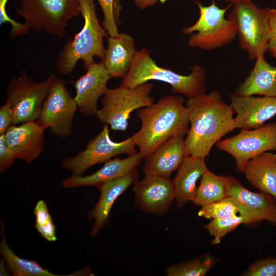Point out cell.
I'll return each mask as SVG.
<instances>
[{
	"label": "cell",
	"instance_id": "cell-1",
	"mask_svg": "<svg viewBox=\"0 0 276 276\" xmlns=\"http://www.w3.org/2000/svg\"><path fill=\"white\" fill-rule=\"evenodd\" d=\"M185 104L190 125L186 155L205 159L213 146L236 128L235 112L216 90L188 98Z\"/></svg>",
	"mask_w": 276,
	"mask_h": 276
},
{
	"label": "cell",
	"instance_id": "cell-2",
	"mask_svg": "<svg viewBox=\"0 0 276 276\" xmlns=\"http://www.w3.org/2000/svg\"><path fill=\"white\" fill-rule=\"evenodd\" d=\"M136 115L141 127L132 137L143 159L167 140L185 136L189 129L188 109L181 96L162 97L157 102L137 110Z\"/></svg>",
	"mask_w": 276,
	"mask_h": 276
},
{
	"label": "cell",
	"instance_id": "cell-3",
	"mask_svg": "<svg viewBox=\"0 0 276 276\" xmlns=\"http://www.w3.org/2000/svg\"><path fill=\"white\" fill-rule=\"evenodd\" d=\"M188 75H181L170 69L158 66L149 51L144 48L136 52L132 66L119 86L133 88L150 80L159 81L171 85L175 93L188 98L206 93L205 70L200 65L191 68Z\"/></svg>",
	"mask_w": 276,
	"mask_h": 276
},
{
	"label": "cell",
	"instance_id": "cell-4",
	"mask_svg": "<svg viewBox=\"0 0 276 276\" xmlns=\"http://www.w3.org/2000/svg\"><path fill=\"white\" fill-rule=\"evenodd\" d=\"M80 13L84 19L81 30L69 39L59 53L55 62L57 72L60 75L72 73L79 60H82L87 70L97 57L103 61L105 49L103 39L106 31L101 26L97 17L94 0H78Z\"/></svg>",
	"mask_w": 276,
	"mask_h": 276
},
{
	"label": "cell",
	"instance_id": "cell-5",
	"mask_svg": "<svg viewBox=\"0 0 276 276\" xmlns=\"http://www.w3.org/2000/svg\"><path fill=\"white\" fill-rule=\"evenodd\" d=\"M16 14L27 28L63 37L69 21L80 13L78 0H19Z\"/></svg>",
	"mask_w": 276,
	"mask_h": 276
},
{
	"label": "cell",
	"instance_id": "cell-6",
	"mask_svg": "<svg viewBox=\"0 0 276 276\" xmlns=\"http://www.w3.org/2000/svg\"><path fill=\"white\" fill-rule=\"evenodd\" d=\"M270 8H260L252 1L233 4L228 19L235 25L240 48L250 60L268 51Z\"/></svg>",
	"mask_w": 276,
	"mask_h": 276
},
{
	"label": "cell",
	"instance_id": "cell-7",
	"mask_svg": "<svg viewBox=\"0 0 276 276\" xmlns=\"http://www.w3.org/2000/svg\"><path fill=\"white\" fill-rule=\"evenodd\" d=\"M200 15L193 25L183 28L182 32L191 35L188 45L191 48H198L204 50H212L231 43L237 33L233 22L225 18V13L233 3L225 8H220L213 0L209 6H203L196 1Z\"/></svg>",
	"mask_w": 276,
	"mask_h": 276
},
{
	"label": "cell",
	"instance_id": "cell-8",
	"mask_svg": "<svg viewBox=\"0 0 276 276\" xmlns=\"http://www.w3.org/2000/svg\"><path fill=\"white\" fill-rule=\"evenodd\" d=\"M153 87L151 83L146 82L133 88L120 86L108 88L101 100L102 107L95 115L111 129L125 131L133 111L154 103V99L150 96Z\"/></svg>",
	"mask_w": 276,
	"mask_h": 276
},
{
	"label": "cell",
	"instance_id": "cell-9",
	"mask_svg": "<svg viewBox=\"0 0 276 276\" xmlns=\"http://www.w3.org/2000/svg\"><path fill=\"white\" fill-rule=\"evenodd\" d=\"M55 77L51 74L43 81L35 82L23 71L13 77L8 85L7 100L11 105L14 125L37 120Z\"/></svg>",
	"mask_w": 276,
	"mask_h": 276
},
{
	"label": "cell",
	"instance_id": "cell-10",
	"mask_svg": "<svg viewBox=\"0 0 276 276\" xmlns=\"http://www.w3.org/2000/svg\"><path fill=\"white\" fill-rule=\"evenodd\" d=\"M216 147L231 155L236 169L242 172L251 159L264 152L276 151V121L253 129L241 130L233 136L219 140Z\"/></svg>",
	"mask_w": 276,
	"mask_h": 276
},
{
	"label": "cell",
	"instance_id": "cell-11",
	"mask_svg": "<svg viewBox=\"0 0 276 276\" xmlns=\"http://www.w3.org/2000/svg\"><path fill=\"white\" fill-rule=\"evenodd\" d=\"M77 108L64 80L56 76L36 121L45 129L50 128L53 134L66 138L71 134L73 117Z\"/></svg>",
	"mask_w": 276,
	"mask_h": 276
},
{
	"label": "cell",
	"instance_id": "cell-12",
	"mask_svg": "<svg viewBox=\"0 0 276 276\" xmlns=\"http://www.w3.org/2000/svg\"><path fill=\"white\" fill-rule=\"evenodd\" d=\"M108 126L105 124L101 131L88 143L85 150L65 159L62 167L72 171L73 174L81 175L93 166L106 162L117 155L138 153L132 136L121 142L112 141Z\"/></svg>",
	"mask_w": 276,
	"mask_h": 276
},
{
	"label": "cell",
	"instance_id": "cell-13",
	"mask_svg": "<svg viewBox=\"0 0 276 276\" xmlns=\"http://www.w3.org/2000/svg\"><path fill=\"white\" fill-rule=\"evenodd\" d=\"M133 190L137 206L156 215L166 213L175 199L173 181L168 177L145 175Z\"/></svg>",
	"mask_w": 276,
	"mask_h": 276
},
{
	"label": "cell",
	"instance_id": "cell-14",
	"mask_svg": "<svg viewBox=\"0 0 276 276\" xmlns=\"http://www.w3.org/2000/svg\"><path fill=\"white\" fill-rule=\"evenodd\" d=\"M229 98L230 105L236 114V128H257L276 115V97L240 96L233 93Z\"/></svg>",
	"mask_w": 276,
	"mask_h": 276
},
{
	"label": "cell",
	"instance_id": "cell-15",
	"mask_svg": "<svg viewBox=\"0 0 276 276\" xmlns=\"http://www.w3.org/2000/svg\"><path fill=\"white\" fill-rule=\"evenodd\" d=\"M85 74L75 83L73 98L81 113L85 116L95 115L99 98L107 90V84L111 77L102 61L94 62Z\"/></svg>",
	"mask_w": 276,
	"mask_h": 276
},
{
	"label": "cell",
	"instance_id": "cell-16",
	"mask_svg": "<svg viewBox=\"0 0 276 276\" xmlns=\"http://www.w3.org/2000/svg\"><path fill=\"white\" fill-rule=\"evenodd\" d=\"M44 130L36 121H31L11 126L4 134L16 158L30 163L43 151Z\"/></svg>",
	"mask_w": 276,
	"mask_h": 276
},
{
	"label": "cell",
	"instance_id": "cell-17",
	"mask_svg": "<svg viewBox=\"0 0 276 276\" xmlns=\"http://www.w3.org/2000/svg\"><path fill=\"white\" fill-rule=\"evenodd\" d=\"M185 136L172 137L164 142L146 157L143 166L145 175L169 178L178 170L187 156Z\"/></svg>",
	"mask_w": 276,
	"mask_h": 276
},
{
	"label": "cell",
	"instance_id": "cell-18",
	"mask_svg": "<svg viewBox=\"0 0 276 276\" xmlns=\"http://www.w3.org/2000/svg\"><path fill=\"white\" fill-rule=\"evenodd\" d=\"M138 180L136 169L125 176L104 183L97 188L100 192V198L87 216L88 218H93L95 220L90 232L91 236H97L106 225L109 218L110 211L117 198L129 187Z\"/></svg>",
	"mask_w": 276,
	"mask_h": 276
},
{
	"label": "cell",
	"instance_id": "cell-19",
	"mask_svg": "<svg viewBox=\"0 0 276 276\" xmlns=\"http://www.w3.org/2000/svg\"><path fill=\"white\" fill-rule=\"evenodd\" d=\"M142 158L137 153L129 155L124 159L115 158L105 162L104 165L95 173L87 176L73 174L63 181L65 188L81 186H99L125 176L136 170Z\"/></svg>",
	"mask_w": 276,
	"mask_h": 276
},
{
	"label": "cell",
	"instance_id": "cell-20",
	"mask_svg": "<svg viewBox=\"0 0 276 276\" xmlns=\"http://www.w3.org/2000/svg\"><path fill=\"white\" fill-rule=\"evenodd\" d=\"M228 197L256 214L261 221H267L276 225V199L263 192L256 193L246 188L237 178L226 176Z\"/></svg>",
	"mask_w": 276,
	"mask_h": 276
},
{
	"label": "cell",
	"instance_id": "cell-21",
	"mask_svg": "<svg viewBox=\"0 0 276 276\" xmlns=\"http://www.w3.org/2000/svg\"><path fill=\"white\" fill-rule=\"evenodd\" d=\"M133 38L125 33L109 36L102 61L111 77H124L130 69L136 53Z\"/></svg>",
	"mask_w": 276,
	"mask_h": 276
},
{
	"label": "cell",
	"instance_id": "cell-22",
	"mask_svg": "<svg viewBox=\"0 0 276 276\" xmlns=\"http://www.w3.org/2000/svg\"><path fill=\"white\" fill-rule=\"evenodd\" d=\"M208 170L205 158L192 156L185 157L172 180L175 200L178 207L193 201L197 181Z\"/></svg>",
	"mask_w": 276,
	"mask_h": 276
},
{
	"label": "cell",
	"instance_id": "cell-23",
	"mask_svg": "<svg viewBox=\"0 0 276 276\" xmlns=\"http://www.w3.org/2000/svg\"><path fill=\"white\" fill-rule=\"evenodd\" d=\"M249 75L235 91L240 96L276 97V66L267 62L264 55L258 56Z\"/></svg>",
	"mask_w": 276,
	"mask_h": 276
},
{
	"label": "cell",
	"instance_id": "cell-24",
	"mask_svg": "<svg viewBox=\"0 0 276 276\" xmlns=\"http://www.w3.org/2000/svg\"><path fill=\"white\" fill-rule=\"evenodd\" d=\"M242 172L254 188L276 199V153L266 152L251 159Z\"/></svg>",
	"mask_w": 276,
	"mask_h": 276
},
{
	"label": "cell",
	"instance_id": "cell-25",
	"mask_svg": "<svg viewBox=\"0 0 276 276\" xmlns=\"http://www.w3.org/2000/svg\"><path fill=\"white\" fill-rule=\"evenodd\" d=\"M228 197L226 176L217 175L208 170L201 177L192 202L200 207Z\"/></svg>",
	"mask_w": 276,
	"mask_h": 276
},
{
	"label": "cell",
	"instance_id": "cell-26",
	"mask_svg": "<svg viewBox=\"0 0 276 276\" xmlns=\"http://www.w3.org/2000/svg\"><path fill=\"white\" fill-rule=\"evenodd\" d=\"M1 229L2 240L0 252L8 268L14 276H59L43 268L36 261L24 259L16 255L8 245Z\"/></svg>",
	"mask_w": 276,
	"mask_h": 276
},
{
	"label": "cell",
	"instance_id": "cell-27",
	"mask_svg": "<svg viewBox=\"0 0 276 276\" xmlns=\"http://www.w3.org/2000/svg\"><path fill=\"white\" fill-rule=\"evenodd\" d=\"M238 215L248 217L253 223L261 221L259 218L248 209L231 197L201 207L198 212L199 217L206 219L225 218Z\"/></svg>",
	"mask_w": 276,
	"mask_h": 276
},
{
	"label": "cell",
	"instance_id": "cell-28",
	"mask_svg": "<svg viewBox=\"0 0 276 276\" xmlns=\"http://www.w3.org/2000/svg\"><path fill=\"white\" fill-rule=\"evenodd\" d=\"M215 259L209 254L190 261L172 265L166 270L168 276H203L214 266Z\"/></svg>",
	"mask_w": 276,
	"mask_h": 276
},
{
	"label": "cell",
	"instance_id": "cell-29",
	"mask_svg": "<svg viewBox=\"0 0 276 276\" xmlns=\"http://www.w3.org/2000/svg\"><path fill=\"white\" fill-rule=\"evenodd\" d=\"M242 224H250L253 222L248 217L238 215L228 218L212 219L204 227L213 237L212 244L217 245L228 233Z\"/></svg>",
	"mask_w": 276,
	"mask_h": 276
},
{
	"label": "cell",
	"instance_id": "cell-30",
	"mask_svg": "<svg viewBox=\"0 0 276 276\" xmlns=\"http://www.w3.org/2000/svg\"><path fill=\"white\" fill-rule=\"evenodd\" d=\"M35 226L41 236L49 242L57 240L56 227L45 202L38 201L34 209Z\"/></svg>",
	"mask_w": 276,
	"mask_h": 276
},
{
	"label": "cell",
	"instance_id": "cell-31",
	"mask_svg": "<svg viewBox=\"0 0 276 276\" xmlns=\"http://www.w3.org/2000/svg\"><path fill=\"white\" fill-rule=\"evenodd\" d=\"M103 14V24L107 34L109 36L119 34L117 18L118 15L116 0H97Z\"/></svg>",
	"mask_w": 276,
	"mask_h": 276
},
{
	"label": "cell",
	"instance_id": "cell-32",
	"mask_svg": "<svg viewBox=\"0 0 276 276\" xmlns=\"http://www.w3.org/2000/svg\"><path fill=\"white\" fill-rule=\"evenodd\" d=\"M241 275L276 276V257H268L255 261Z\"/></svg>",
	"mask_w": 276,
	"mask_h": 276
},
{
	"label": "cell",
	"instance_id": "cell-33",
	"mask_svg": "<svg viewBox=\"0 0 276 276\" xmlns=\"http://www.w3.org/2000/svg\"><path fill=\"white\" fill-rule=\"evenodd\" d=\"M9 0H0V24L9 23L11 25L10 35L15 37L27 34L29 31L24 23L18 22L11 19L8 15L6 6Z\"/></svg>",
	"mask_w": 276,
	"mask_h": 276
},
{
	"label": "cell",
	"instance_id": "cell-34",
	"mask_svg": "<svg viewBox=\"0 0 276 276\" xmlns=\"http://www.w3.org/2000/svg\"><path fill=\"white\" fill-rule=\"evenodd\" d=\"M0 135V171L3 172L9 168L17 158L7 144L4 134Z\"/></svg>",
	"mask_w": 276,
	"mask_h": 276
},
{
	"label": "cell",
	"instance_id": "cell-35",
	"mask_svg": "<svg viewBox=\"0 0 276 276\" xmlns=\"http://www.w3.org/2000/svg\"><path fill=\"white\" fill-rule=\"evenodd\" d=\"M13 114L10 102L8 100L0 108V134H4L13 125Z\"/></svg>",
	"mask_w": 276,
	"mask_h": 276
},
{
	"label": "cell",
	"instance_id": "cell-36",
	"mask_svg": "<svg viewBox=\"0 0 276 276\" xmlns=\"http://www.w3.org/2000/svg\"><path fill=\"white\" fill-rule=\"evenodd\" d=\"M270 37L268 51L276 59V9H270L269 15Z\"/></svg>",
	"mask_w": 276,
	"mask_h": 276
},
{
	"label": "cell",
	"instance_id": "cell-37",
	"mask_svg": "<svg viewBox=\"0 0 276 276\" xmlns=\"http://www.w3.org/2000/svg\"><path fill=\"white\" fill-rule=\"evenodd\" d=\"M158 0H134L136 6L141 9H146L148 7L154 6Z\"/></svg>",
	"mask_w": 276,
	"mask_h": 276
},
{
	"label": "cell",
	"instance_id": "cell-38",
	"mask_svg": "<svg viewBox=\"0 0 276 276\" xmlns=\"http://www.w3.org/2000/svg\"><path fill=\"white\" fill-rule=\"evenodd\" d=\"M226 2H231V3H236L240 2H248L251 1V0H223Z\"/></svg>",
	"mask_w": 276,
	"mask_h": 276
}]
</instances>
